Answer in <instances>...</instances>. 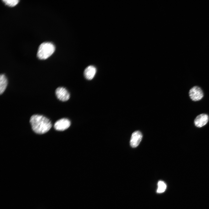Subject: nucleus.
I'll return each instance as SVG.
<instances>
[{"mask_svg": "<svg viewBox=\"0 0 209 209\" xmlns=\"http://www.w3.org/2000/svg\"><path fill=\"white\" fill-rule=\"evenodd\" d=\"M70 125L71 122L69 119L63 118L58 120L55 123L54 127L57 130L62 131L68 128Z\"/></svg>", "mask_w": 209, "mask_h": 209, "instance_id": "nucleus-5", "label": "nucleus"}, {"mask_svg": "<svg viewBox=\"0 0 209 209\" xmlns=\"http://www.w3.org/2000/svg\"><path fill=\"white\" fill-rule=\"evenodd\" d=\"M189 94L191 99L194 101L201 100L203 96V93L201 89L197 86L192 88L189 91Z\"/></svg>", "mask_w": 209, "mask_h": 209, "instance_id": "nucleus-3", "label": "nucleus"}, {"mask_svg": "<svg viewBox=\"0 0 209 209\" xmlns=\"http://www.w3.org/2000/svg\"><path fill=\"white\" fill-rule=\"evenodd\" d=\"M30 122L33 130L39 134L46 133L50 130L52 125L51 121L48 118L40 115L32 116Z\"/></svg>", "mask_w": 209, "mask_h": 209, "instance_id": "nucleus-1", "label": "nucleus"}, {"mask_svg": "<svg viewBox=\"0 0 209 209\" xmlns=\"http://www.w3.org/2000/svg\"><path fill=\"white\" fill-rule=\"evenodd\" d=\"M57 98L62 101L68 100L70 98V94L67 90L63 87H59L57 88L55 91Z\"/></svg>", "mask_w": 209, "mask_h": 209, "instance_id": "nucleus-4", "label": "nucleus"}, {"mask_svg": "<svg viewBox=\"0 0 209 209\" xmlns=\"http://www.w3.org/2000/svg\"><path fill=\"white\" fill-rule=\"evenodd\" d=\"M158 185V188L157 190V192L162 193L165 191L166 188V185L164 182L159 181Z\"/></svg>", "mask_w": 209, "mask_h": 209, "instance_id": "nucleus-10", "label": "nucleus"}, {"mask_svg": "<svg viewBox=\"0 0 209 209\" xmlns=\"http://www.w3.org/2000/svg\"><path fill=\"white\" fill-rule=\"evenodd\" d=\"M6 5L10 7H13L16 5L18 3V0H3L2 1Z\"/></svg>", "mask_w": 209, "mask_h": 209, "instance_id": "nucleus-11", "label": "nucleus"}, {"mask_svg": "<svg viewBox=\"0 0 209 209\" xmlns=\"http://www.w3.org/2000/svg\"><path fill=\"white\" fill-rule=\"evenodd\" d=\"M142 138V135L139 131H136L132 134L130 140V145L132 147H137L139 144Z\"/></svg>", "mask_w": 209, "mask_h": 209, "instance_id": "nucleus-7", "label": "nucleus"}, {"mask_svg": "<svg viewBox=\"0 0 209 209\" xmlns=\"http://www.w3.org/2000/svg\"><path fill=\"white\" fill-rule=\"evenodd\" d=\"M209 120L208 116L206 114L202 113L197 116L194 121L195 125L198 127H201L205 125Z\"/></svg>", "mask_w": 209, "mask_h": 209, "instance_id": "nucleus-6", "label": "nucleus"}, {"mask_svg": "<svg viewBox=\"0 0 209 209\" xmlns=\"http://www.w3.org/2000/svg\"><path fill=\"white\" fill-rule=\"evenodd\" d=\"M8 84V81L6 76L1 74L0 76V94L1 95L5 90Z\"/></svg>", "mask_w": 209, "mask_h": 209, "instance_id": "nucleus-9", "label": "nucleus"}, {"mask_svg": "<svg viewBox=\"0 0 209 209\" xmlns=\"http://www.w3.org/2000/svg\"><path fill=\"white\" fill-rule=\"evenodd\" d=\"M96 72V67L90 65L84 70V75L87 79L91 80L94 77Z\"/></svg>", "mask_w": 209, "mask_h": 209, "instance_id": "nucleus-8", "label": "nucleus"}, {"mask_svg": "<svg viewBox=\"0 0 209 209\" xmlns=\"http://www.w3.org/2000/svg\"><path fill=\"white\" fill-rule=\"evenodd\" d=\"M55 47L51 43L44 42L39 46L37 54L40 60H45L51 56L54 52Z\"/></svg>", "mask_w": 209, "mask_h": 209, "instance_id": "nucleus-2", "label": "nucleus"}]
</instances>
